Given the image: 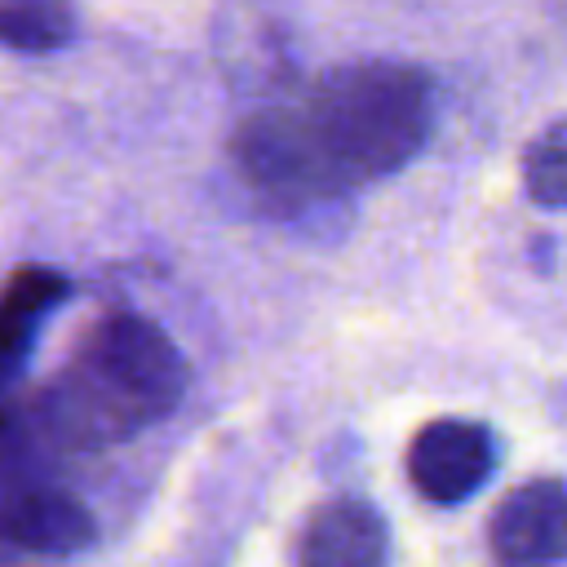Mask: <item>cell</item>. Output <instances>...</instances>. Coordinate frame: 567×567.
I'll return each mask as SVG.
<instances>
[{
	"label": "cell",
	"instance_id": "6da1fadb",
	"mask_svg": "<svg viewBox=\"0 0 567 567\" xmlns=\"http://www.w3.org/2000/svg\"><path fill=\"white\" fill-rule=\"evenodd\" d=\"M439 115L430 71L390 58L328 66L252 106L230 133V168L275 213H306L412 164Z\"/></svg>",
	"mask_w": 567,
	"mask_h": 567
},
{
	"label": "cell",
	"instance_id": "7a4b0ae2",
	"mask_svg": "<svg viewBox=\"0 0 567 567\" xmlns=\"http://www.w3.org/2000/svg\"><path fill=\"white\" fill-rule=\"evenodd\" d=\"M190 385L186 354L146 315L111 306L71 341L66 359L18 399L31 430L62 452H106L159 425Z\"/></svg>",
	"mask_w": 567,
	"mask_h": 567
},
{
	"label": "cell",
	"instance_id": "3957f363",
	"mask_svg": "<svg viewBox=\"0 0 567 567\" xmlns=\"http://www.w3.org/2000/svg\"><path fill=\"white\" fill-rule=\"evenodd\" d=\"M53 456L18 399H0V554L71 558L97 540L89 505L62 483Z\"/></svg>",
	"mask_w": 567,
	"mask_h": 567
},
{
	"label": "cell",
	"instance_id": "277c9868",
	"mask_svg": "<svg viewBox=\"0 0 567 567\" xmlns=\"http://www.w3.org/2000/svg\"><path fill=\"white\" fill-rule=\"evenodd\" d=\"M496 461H501V443L492 425L474 416H434L412 434L403 452L408 483L430 505L470 501L496 474Z\"/></svg>",
	"mask_w": 567,
	"mask_h": 567
},
{
	"label": "cell",
	"instance_id": "5b68a950",
	"mask_svg": "<svg viewBox=\"0 0 567 567\" xmlns=\"http://www.w3.org/2000/svg\"><path fill=\"white\" fill-rule=\"evenodd\" d=\"M487 549L496 563H563L567 558V478H532L514 487L492 523Z\"/></svg>",
	"mask_w": 567,
	"mask_h": 567
},
{
	"label": "cell",
	"instance_id": "8992f818",
	"mask_svg": "<svg viewBox=\"0 0 567 567\" xmlns=\"http://www.w3.org/2000/svg\"><path fill=\"white\" fill-rule=\"evenodd\" d=\"M390 554V527L377 505L359 496L323 501L297 532L292 563L301 567H377Z\"/></svg>",
	"mask_w": 567,
	"mask_h": 567
},
{
	"label": "cell",
	"instance_id": "52a82bcc",
	"mask_svg": "<svg viewBox=\"0 0 567 567\" xmlns=\"http://www.w3.org/2000/svg\"><path fill=\"white\" fill-rule=\"evenodd\" d=\"M71 297V279L53 266H18L0 284V399L13 394L44 319Z\"/></svg>",
	"mask_w": 567,
	"mask_h": 567
},
{
	"label": "cell",
	"instance_id": "ba28073f",
	"mask_svg": "<svg viewBox=\"0 0 567 567\" xmlns=\"http://www.w3.org/2000/svg\"><path fill=\"white\" fill-rule=\"evenodd\" d=\"M75 0H0V49L58 53L75 40Z\"/></svg>",
	"mask_w": 567,
	"mask_h": 567
},
{
	"label": "cell",
	"instance_id": "9c48e42d",
	"mask_svg": "<svg viewBox=\"0 0 567 567\" xmlns=\"http://www.w3.org/2000/svg\"><path fill=\"white\" fill-rule=\"evenodd\" d=\"M523 190L540 208H567V115L540 128L523 151Z\"/></svg>",
	"mask_w": 567,
	"mask_h": 567
}]
</instances>
